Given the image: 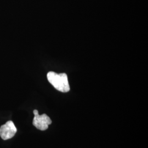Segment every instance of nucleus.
<instances>
[{
  "label": "nucleus",
  "instance_id": "nucleus-2",
  "mask_svg": "<svg viewBox=\"0 0 148 148\" xmlns=\"http://www.w3.org/2000/svg\"><path fill=\"white\" fill-rule=\"evenodd\" d=\"M33 112L35 115L32 121L33 125L41 131L47 130L49 125L52 123L50 117L45 114L40 115L37 110H34Z\"/></svg>",
  "mask_w": 148,
  "mask_h": 148
},
{
  "label": "nucleus",
  "instance_id": "nucleus-1",
  "mask_svg": "<svg viewBox=\"0 0 148 148\" xmlns=\"http://www.w3.org/2000/svg\"><path fill=\"white\" fill-rule=\"evenodd\" d=\"M48 81L53 87L59 91L63 93L70 90L68 78L65 73L57 74L53 71H49L47 75Z\"/></svg>",
  "mask_w": 148,
  "mask_h": 148
},
{
  "label": "nucleus",
  "instance_id": "nucleus-3",
  "mask_svg": "<svg viewBox=\"0 0 148 148\" xmlns=\"http://www.w3.org/2000/svg\"><path fill=\"white\" fill-rule=\"evenodd\" d=\"M17 130L13 122L8 121L0 127V136L3 140H8L13 137Z\"/></svg>",
  "mask_w": 148,
  "mask_h": 148
}]
</instances>
